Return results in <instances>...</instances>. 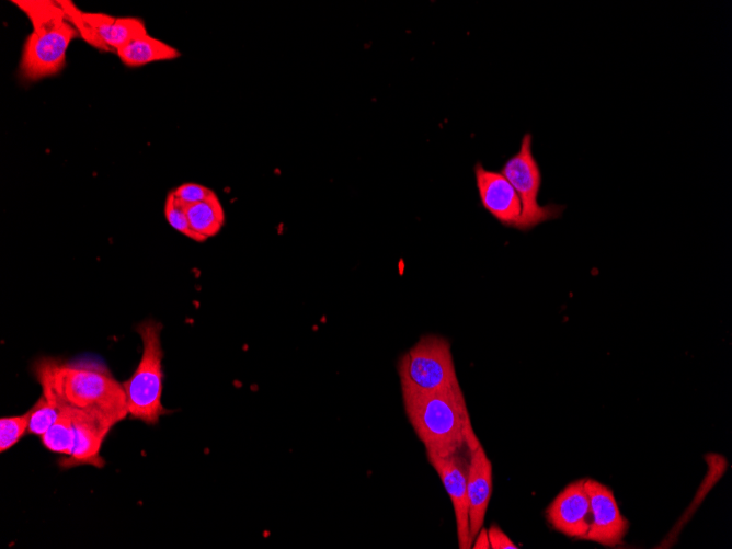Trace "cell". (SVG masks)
Masks as SVG:
<instances>
[{"label":"cell","instance_id":"cell-2","mask_svg":"<svg viewBox=\"0 0 732 549\" xmlns=\"http://www.w3.org/2000/svg\"><path fill=\"white\" fill-rule=\"evenodd\" d=\"M407 416L426 451L438 455L477 447L461 388L438 392L402 391Z\"/></svg>","mask_w":732,"mask_h":549},{"label":"cell","instance_id":"cell-23","mask_svg":"<svg viewBox=\"0 0 732 549\" xmlns=\"http://www.w3.org/2000/svg\"><path fill=\"white\" fill-rule=\"evenodd\" d=\"M474 542L471 545V548L478 549V548H483L488 549L490 548V542L488 538V531L483 527L480 529V531L474 537Z\"/></svg>","mask_w":732,"mask_h":549},{"label":"cell","instance_id":"cell-3","mask_svg":"<svg viewBox=\"0 0 732 549\" xmlns=\"http://www.w3.org/2000/svg\"><path fill=\"white\" fill-rule=\"evenodd\" d=\"M161 330L162 324L153 319H146L137 325L136 331L142 341L141 357L131 376L122 384L128 416L150 425L157 424L160 416L170 412L161 402L164 356Z\"/></svg>","mask_w":732,"mask_h":549},{"label":"cell","instance_id":"cell-13","mask_svg":"<svg viewBox=\"0 0 732 549\" xmlns=\"http://www.w3.org/2000/svg\"><path fill=\"white\" fill-rule=\"evenodd\" d=\"M83 16L111 50L116 52L135 38L148 34L145 22L138 18H115L100 12H83Z\"/></svg>","mask_w":732,"mask_h":549},{"label":"cell","instance_id":"cell-16","mask_svg":"<svg viewBox=\"0 0 732 549\" xmlns=\"http://www.w3.org/2000/svg\"><path fill=\"white\" fill-rule=\"evenodd\" d=\"M41 442L48 450L65 455L71 454L73 427L70 409L60 407V412L52 426L41 436Z\"/></svg>","mask_w":732,"mask_h":549},{"label":"cell","instance_id":"cell-7","mask_svg":"<svg viewBox=\"0 0 732 549\" xmlns=\"http://www.w3.org/2000/svg\"><path fill=\"white\" fill-rule=\"evenodd\" d=\"M591 507V523L585 539L614 547L622 542L629 522L622 516L613 491L605 484L584 480Z\"/></svg>","mask_w":732,"mask_h":549},{"label":"cell","instance_id":"cell-9","mask_svg":"<svg viewBox=\"0 0 732 549\" xmlns=\"http://www.w3.org/2000/svg\"><path fill=\"white\" fill-rule=\"evenodd\" d=\"M428 462L437 472L450 497L456 519V531L460 549L471 548L469 507L467 496V468L459 453L438 455L426 451Z\"/></svg>","mask_w":732,"mask_h":549},{"label":"cell","instance_id":"cell-21","mask_svg":"<svg viewBox=\"0 0 732 549\" xmlns=\"http://www.w3.org/2000/svg\"><path fill=\"white\" fill-rule=\"evenodd\" d=\"M178 199L185 206L203 202L215 192L198 183H183L173 190Z\"/></svg>","mask_w":732,"mask_h":549},{"label":"cell","instance_id":"cell-22","mask_svg":"<svg viewBox=\"0 0 732 549\" xmlns=\"http://www.w3.org/2000/svg\"><path fill=\"white\" fill-rule=\"evenodd\" d=\"M487 531H488L490 548L493 549L518 548L499 526L492 525Z\"/></svg>","mask_w":732,"mask_h":549},{"label":"cell","instance_id":"cell-1","mask_svg":"<svg viewBox=\"0 0 732 549\" xmlns=\"http://www.w3.org/2000/svg\"><path fill=\"white\" fill-rule=\"evenodd\" d=\"M33 374L49 402L89 413L112 427L127 415L123 385L102 364L43 356Z\"/></svg>","mask_w":732,"mask_h":549},{"label":"cell","instance_id":"cell-10","mask_svg":"<svg viewBox=\"0 0 732 549\" xmlns=\"http://www.w3.org/2000/svg\"><path fill=\"white\" fill-rule=\"evenodd\" d=\"M584 480L568 484L546 510L547 519L556 530L580 539H585L591 523V507Z\"/></svg>","mask_w":732,"mask_h":549},{"label":"cell","instance_id":"cell-20","mask_svg":"<svg viewBox=\"0 0 732 549\" xmlns=\"http://www.w3.org/2000/svg\"><path fill=\"white\" fill-rule=\"evenodd\" d=\"M28 413L7 416L0 420V450L4 453L13 447L27 432Z\"/></svg>","mask_w":732,"mask_h":549},{"label":"cell","instance_id":"cell-17","mask_svg":"<svg viewBox=\"0 0 732 549\" xmlns=\"http://www.w3.org/2000/svg\"><path fill=\"white\" fill-rule=\"evenodd\" d=\"M60 412L58 405L53 404L42 394L34 405L27 411V433L42 436L52 426Z\"/></svg>","mask_w":732,"mask_h":549},{"label":"cell","instance_id":"cell-11","mask_svg":"<svg viewBox=\"0 0 732 549\" xmlns=\"http://www.w3.org/2000/svg\"><path fill=\"white\" fill-rule=\"evenodd\" d=\"M69 409L73 427V446L71 454L59 461L60 467L69 469L80 465H92L102 468L105 462L100 456V449L112 426L89 413Z\"/></svg>","mask_w":732,"mask_h":549},{"label":"cell","instance_id":"cell-14","mask_svg":"<svg viewBox=\"0 0 732 549\" xmlns=\"http://www.w3.org/2000/svg\"><path fill=\"white\" fill-rule=\"evenodd\" d=\"M116 54L127 67H141L156 61L176 59L181 52L149 34L142 35L118 48Z\"/></svg>","mask_w":732,"mask_h":549},{"label":"cell","instance_id":"cell-5","mask_svg":"<svg viewBox=\"0 0 732 549\" xmlns=\"http://www.w3.org/2000/svg\"><path fill=\"white\" fill-rule=\"evenodd\" d=\"M516 191L522 214L517 230L528 232L538 225L561 217L565 206L558 204L539 205L538 196L542 183V174L538 161L533 153V135L526 133L519 149L511 156L500 169Z\"/></svg>","mask_w":732,"mask_h":549},{"label":"cell","instance_id":"cell-8","mask_svg":"<svg viewBox=\"0 0 732 549\" xmlns=\"http://www.w3.org/2000/svg\"><path fill=\"white\" fill-rule=\"evenodd\" d=\"M473 173L481 206L502 226L517 229L522 203L508 180L500 171L485 169L480 161Z\"/></svg>","mask_w":732,"mask_h":549},{"label":"cell","instance_id":"cell-6","mask_svg":"<svg viewBox=\"0 0 732 549\" xmlns=\"http://www.w3.org/2000/svg\"><path fill=\"white\" fill-rule=\"evenodd\" d=\"M79 34L68 18L58 24L32 31L26 37L20 60V75L37 81L58 73L66 65V53Z\"/></svg>","mask_w":732,"mask_h":549},{"label":"cell","instance_id":"cell-19","mask_svg":"<svg viewBox=\"0 0 732 549\" xmlns=\"http://www.w3.org/2000/svg\"><path fill=\"white\" fill-rule=\"evenodd\" d=\"M68 20L77 30L79 36L91 46L103 50L111 52L104 44L95 31L87 23L83 12L70 0H59Z\"/></svg>","mask_w":732,"mask_h":549},{"label":"cell","instance_id":"cell-15","mask_svg":"<svg viewBox=\"0 0 732 549\" xmlns=\"http://www.w3.org/2000/svg\"><path fill=\"white\" fill-rule=\"evenodd\" d=\"M192 229L205 240L216 236L225 225V210L217 196L185 206Z\"/></svg>","mask_w":732,"mask_h":549},{"label":"cell","instance_id":"cell-12","mask_svg":"<svg viewBox=\"0 0 732 549\" xmlns=\"http://www.w3.org/2000/svg\"><path fill=\"white\" fill-rule=\"evenodd\" d=\"M492 493V464L481 443L470 450L467 468V496L469 507L470 539L473 541L483 527L485 512Z\"/></svg>","mask_w":732,"mask_h":549},{"label":"cell","instance_id":"cell-18","mask_svg":"<svg viewBox=\"0 0 732 549\" xmlns=\"http://www.w3.org/2000/svg\"><path fill=\"white\" fill-rule=\"evenodd\" d=\"M164 217L168 224L180 233L197 242L205 241L203 237L192 229L185 205L178 199L173 190L167 195L164 202Z\"/></svg>","mask_w":732,"mask_h":549},{"label":"cell","instance_id":"cell-4","mask_svg":"<svg viewBox=\"0 0 732 549\" xmlns=\"http://www.w3.org/2000/svg\"><path fill=\"white\" fill-rule=\"evenodd\" d=\"M401 390L438 392L460 389L449 341L425 334L398 362Z\"/></svg>","mask_w":732,"mask_h":549}]
</instances>
